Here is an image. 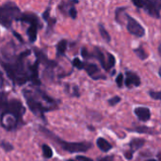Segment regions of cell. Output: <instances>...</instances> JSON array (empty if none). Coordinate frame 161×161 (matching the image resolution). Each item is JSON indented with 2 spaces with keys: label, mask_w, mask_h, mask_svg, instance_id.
I'll list each match as a JSON object with an SVG mask.
<instances>
[{
  "label": "cell",
  "mask_w": 161,
  "mask_h": 161,
  "mask_svg": "<svg viewBox=\"0 0 161 161\" xmlns=\"http://www.w3.org/2000/svg\"><path fill=\"white\" fill-rule=\"evenodd\" d=\"M31 54L30 50H25L17 56H4V60L0 58V64L8 78L16 85L22 86L27 81L33 84L38 79V65L36 63L25 65V59Z\"/></svg>",
  "instance_id": "6da1fadb"
},
{
  "label": "cell",
  "mask_w": 161,
  "mask_h": 161,
  "mask_svg": "<svg viewBox=\"0 0 161 161\" xmlns=\"http://www.w3.org/2000/svg\"><path fill=\"white\" fill-rule=\"evenodd\" d=\"M23 94L25 98L26 105L28 106L30 111L34 115L42 118V120H45V112L51 111L58 108L57 101L54 98L50 97L48 94H46L43 91L24 90Z\"/></svg>",
  "instance_id": "7a4b0ae2"
},
{
  "label": "cell",
  "mask_w": 161,
  "mask_h": 161,
  "mask_svg": "<svg viewBox=\"0 0 161 161\" xmlns=\"http://www.w3.org/2000/svg\"><path fill=\"white\" fill-rule=\"evenodd\" d=\"M0 116V125L7 131H13L23 124V116L25 108L23 103L17 99L5 101Z\"/></svg>",
  "instance_id": "3957f363"
},
{
  "label": "cell",
  "mask_w": 161,
  "mask_h": 161,
  "mask_svg": "<svg viewBox=\"0 0 161 161\" xmlns=\"http://www.w3.org/2000/svg\"><path fill=\"white\" fill-rule=\"evenodd\" d=\"M20 15L21 10L13 2H7L0 6V25L6 28H10L12 22L17 21Z\"/></svg>",
  "instance_id": "277c9868"
},
{
  "label": "cell",
  "mask_w": 161,
  "mask_h": 161,
  "mask_svg": "<svg viewBox=\"0 0 161 161\" xmlns=\"http://www.w3.org/2000/svg\"><path fill=\"white\" fill-rule=\"evenodd\" d=\"M46 135H50L49 137L52 138L56 143L58 145H59L61 147V149H63L66 152H69L71 154H75V153H85L88 150H90L92 148V143L91 142H65L60 140L59 138H58L57 136H55L54 134H52L51 132L44 130Z\"/></svg>",
  "instance_id": "5b68a950"
},
{
  "label": "cell",
  "mask_w": 161,
  "mask_h": 161,
  "mask_svg": "<svg viewBox=\"0 0 161 161\" xmlns=\"http://www.w3.org/2000/svg\"><path fill=\"white\" fill-rule=\"evenodd\" d=\"M17 21L28 23L29 26L27 28L26 34L28 36V40L30 42H35L37 40V33H38V28L42 27L40 19L38 16L34 13L26 12V13H21L19 19Z\"/></svg>",
  "instance_id": "8992f818"
},
{
  "label": "cell",
  "mask_w": 161,
  "mask_h": 161,
  "mask_svg": "<svg viewBox=\"0 0 161 161\" xmlns=\"http://www.w3.org/2000/svg\"><path fill=\"white\" fill-rule=\"evenodd\" d=\"M133 4L139 8H143L150 16L157 19L160 18L161 1L159 0H138L133 1Z\"/></svg>",
  "instance_id": "52a82bcc"
},
{
  "label": "cell",
  "mask_w": 161,
  "mask_h": 161,
  "mask_svg": "<svg viewBox=\"0 0 161 161\" xmlns=\"http://www.w3.org/2000/svg\"><path fill=\"white\" fill-rule=\"evenodd\" d=\"M126 19H127L126 27L130 34H132L136 37H139V38H142L145 35L144 27L136 19H134L133 17H131L129 15H126Z\"/></svg>",
  "instance_id": "ba28073f"
},
{
  "label": "cell",
  "mask_w": 161,
  "mask_h": 161,
  "mask_svg": "<svg viewBox=\"0 0 161 161\" xmlns=\"http://www.w3.org/2000/svg\"><path fill=\"white\" fill-rule=\"evenodd\" d=\"M33 51H34L35 56H36V58H37L38 63L42 64V65H44L46 68H49V69H52V68L58 66V63H57L55 60L49 59L42 50H40V49H38V48H34Z\"/></svg>",
  "instance_id": "9c48e42d"
},
{
  "label": "cell",
  "mask_w": 161,
  "mask_h": 161,
  "mask_svg": "<svg viewBox=\"0 0 161 161\" xmlns=\"http://www.w3.org/2000/svg\"><path fill=\"white\" fill-rule=\"evenodd\" d=\"M145 144V141L142 140V139H140V138H135L133 140H131V142H129V146H130V150L129 152L125 153V158L130 160L133 158V155L136 151H138L139 149H141L142 147H143Z\"/></svg>",
  "instance_id": "30bf717a"
},
{
  "label": "cell",
  "mask_w": 161,
  "mask_h": 161,
  "mask_svg": "<svg viewBox=\"0 0 161 161\" xmlns=\"http://www.w3.org/2000/svg\"><path fill=\"white\" fill-rule=\"evenodd\" d=\"M84 69L86 70V72L88 73V75L94 80H98V79H105L106 76L103 75L100 72L99 67L94 64V63H85V67Z\"/></svg>",
  "instance_id": "8fae6325"
},
{
  "label": "cell",
  "mask_w": 161,
  "mask_h": 161,
  "mask_svg": "<svg viewBox=\"0 0 161 161\" xmlns=\"http://www.w3.org/2000/svg\"><path fill=\"white\" fill-rule=\"evenodd\" d=\"M125 84L127 88H136L141 85V78L140 76L130 71H127L125 73Z\"/></svg>",
  "instance_id": "7c38bea8"
},
{
  "label": "cell",
  "mask_w": 161,
  "mask_h": 161,
  "mask_svg": "<svg viewBox=\"0 0 161 161\" xmlns=\"http://www.w3.org/2000/svg\"><path fill=\"white\" fill-rule=\"evenodd\" d=\"M134 113L141 122H147L151 119V111L148 108L138 107L135 108Z\"/></svg>",
  "instance_id": "4fadbf2b"
},
{
  "label": "cell",
  "mask_w": 161,
  "mask_h": 161,
  "mask_svg": "<svg viewBox=\"0 0 161 161\" xmlns=\"http://www.w3.org/2000/svg\"><path fill=\"white\" fill-rule=\"evenodd\" d=\"M96 145L102 152H105V153H107L112 149V145L104 138H98L96 141Z\"/></svg>",
  "instance_id": "5bb4252c"
},
{
  "label": "cell",
  "mask_w": 161,
  "mask_h": 161,
  "mask_svg": "<svg viewBox=\"0 0 161 161\" xmlns=\"http://www.w3.org/2000/svg\"><path fill=\"white\" fill-rule=\"evenodd\" d=\"M67 46H68V42L66 40H61L58 42L57 44V56L58 57H61V56H65L66 50H67Z\"/></svg>",
  "instance_id": "9a60e30c"
},
{
  "label": "cell",
  "mask_w": 161,
  "mask_h": 161,
  "mask_svg": "<svg viewBox=\"0 0 161 161\" xmlns=\"http://www.w3.org/2000/svg\"><path fill=\"white\" fill-rule=\"evenodd\" d=\"M99 32H100V34H101V37L103 38V40L105 41V42H110V40H111V38H110V35H109V33H108V31L105 28V26L103 25H99Z\"/></svg>",
  "instance_id": "2e32d148"
},
{
  "label": "cell",
  "mask_w": 161,
  "mask_h": 161,
  "mask_svg": "<svg viewBox=\"0 0 161 161\" xmlns=\"http://www.w3.org/2000/svg\"><path fill=\"white\" fill-rule=\"evenodd\" d=\"M107 58H108V60H107V72H108L110 69H112L115 66L116 59H115V57L110 53L107 54Z\"/></svg>",
  "instance_id": "e0dca14e"
},
{
  "label": "cell",
  "mask_w": 161,
  "mask_h": 161,
  "mask_svg": "<svg viewBox=\"0 0 161 161\" xmlns=\"http://www.w3.org/2000/svg\"><path fill=\"white\" fill-rule=\"evenodd\" d=\"M129 130L134 131V132H139V133H147V134L158 133L153 128H150V127H147V126H138V127H136V129H129Z\"/></svg>",
  "instance_id": "ac0fdd59"
},
{
  "label": "cell",
  "mask_w": 161,
  "mask_h": 161,
  "mask_svg": "<svg viewBox=\"0 0 161 161\" xmlns=\"http://www.w3.org/2000/svg\"><path fill=\"white\" fill-rule=\"evenodd\" d=\"M42 17H43V19L47 22V24L50 25V27H52V26L56 24V22H57V20H56L55 18L51 19V17H50V8H47V9L43 12Z\"/></svg>",
  "instance_id": "d6986e66"
},
{
  "label": "cell",
  "mask_w": 161,
  "mask_h": 161,
  "mask_svg": "<svg viewBox=\"0 0 161 161\" xmlns=\"http://www.w3.org/2000/svg\"><path fill=\"white\" fill-rule=\"evenodd\" d=\"M134 52H135L136 55H137L141 59H142V60H144V59H146V58H148V54H147V52L144 50V48H143L142 46H140V47L136 48V49L134 50Z\"/></svg>",
  "instance_id": "ffe728a7"
},
{
  "label": "cell",
  "mask_w": 161,
  "mask_h": 161,
  "mask_svg": "<svg viewBox=\"0 0 161 161\" xmlns=\"http://www.w3.org/2000/svg\"><path fill=\"white\" fill-rule=\"evenodd\" d=\"M42 155L45 158H51L53 157V151L51 147L48 146L47 144H43L42 146Z\"/></svg>",
  "instance_id": "44dd1931"
},
{
  "label": "cell",
  "mask_w": 161,
  "mask_h": 161,
  "mask_svg": "<svg viewBox=\"0 0 161 161\" xmlns=\"http://www.w3.org/2000/svg\"><path fill=\"white\" fill-rule=\"evenodd\" d=\"M73 66L75 67V68L78 69V70H82V69H84V67H85V63H84L82 60H80L78 58H74V60H73Z\"/></svg>",
  "instance_id": "7402d4cb"
},
{
  "label": "cell",
  "mask_w": 161,
  "mask_h": 161,
  "mask_svg": "<svg viewBox=\"0 0 161 161\" xmlns=\"http://www.w3.org/2000/svg\"><path fill=\"white\" fill-rule=\"evenodd\" d=\"M1 147H2L6 152H10V151L13 150V146L11 145V143L8 142H6V141H3V142H1Z\"/></svg>",
  "instance_id": "603a6c76"
},
{
  "label": "cell",
  "mask_w": 161,
  "mask_h": 161,
  "mask_svg": "<svg viewBox=\"0 0 161 161\" xmlns=\"http://www.w3.org/2000/svg\"><path fill=\"white\" fill-rule=\"evenodd\" d=\"M121 100H122V98H121L120 96H114V97L110 98V99L108 101V103L109 106L114 107V106H116L117 104H119V103L121 102Z\"/></svg>",
  "instance_id": "cb8c5ba5"
},
{
  "label": "cell",
  "mask_w": 161,
  "mask_h": 161,
  "mask_svg": "<svg viewBox=\"0 0 161 161\" xmlns=\"http://www.w3.org/2000/svg\"><path fill=\"white\" fill-rule=\"evenodd\" d=\"M68 14H69V16H70L71 18L75 19L76 16H77V10H76V8H75V7H73V6L69 7V8H68Z\"/></svg>",
  "instance_id": "d4e9b609"
},
{
  "label": "cell",
  "mask_w": 161,
  "mask_h": 161,
  "mask_svg": "<svg viewBox=\"0 0 161 161\" xmlns=\"http://www.w3.org/2000/svg\"><path fill=\"white\" fill-rule=\"evenodd\" d=\"M149 95L151 96V98H153L154 100H160V92H155V91H150L149 92Z\"/></svg>",
  "instance_id": "484cf974"
},
{
  "label": "cell",
  "mask_w": 161,
  "mask_h": 161,
  "mask_svg": "<svg viewBox=\"0 0 161 161\" xmlns=\"http://www.w3.org/2000/svg\"><path fill=\"white\" fill-rule=\"evenodd\" d=\"M116 84L118 85V87H123L124 85V75L123 74H119L116 77Z\"/></svg>",
  "instance_id": "4316f807"
},
{
  "label": "cell",
  "mask_w": 161,
  "mask_h": 161,
  "mask_svg": "<svg viewBox=\"0 0 161 161\" xmlns=\"http://www.w3.org/2000/svg\"><path fill=\"white\" fill-rule=\"evenodd\" d=\"M81 55H82V57L84 58H89L92 57V53H89V51H88V49L86 47H82V49H81Z\"/></svg>",
  "instance_id": "83f0119b"
},
{
  "label": "cell",
  "mask_w": 161,
  "mask_h": 161,
  "mask_svg": "<svg viewBox=\"0 0 161 161\" xmlns=\"http://www.w3.org/2000/svg\"><path fill=\"white\" fill-rule=\"evenodd\" d=\"M76 159H77V161H93L92 158H87V157H84V156H77L76 157Z\"/></svg>",
  "instance_id": "f1b7e54d"
},
{
  "label": "cell",
  "mask_w": 161,
  "mask_h": 161,
  "mask_svg": "<svg viewBox=\"0 0 161 161\" xmlns=\"http://www.w3.org/2000/svg\"><path fill=\"white\" fill-rule=\"evenodd\" d=\"M5 101H6V98H4L3 94H0V110H1L2 108H3V105H4Z\"/></svg>",
  "instance_id": "f546056e"
},
{
  "label": "cell",
  "mask_w": 161,
  "mask_h": 161,
  "mask_svg": "<svg viewBox=\"0 0 161 161\" xmlns=\"http://www.w3.org/2000/svg\"><path fill=\"white\" fill-rule=\"evenodd\" d=\"M99 161H113V158H112V157H107V158H102V159H100Z\"/></svg>",
  "instance_id": "4dcf8cb0"
},
{
  "label": "cell",
  "mask_w": 161,
  "mask_h": 161,
  "mask_svg": "<svg viewBox=\"0 0 161 161\" xmlns=\"http://www.w3.org/2000/svg\"><path fill=\"white\" fill-rule=\"evenodd\" d=\"M13 34H14V35H15V36L17 37V39H19V40L21 41V42H23V39H22V37H21V35H19V34H17V33H16L15 31H13Z\"/></svg>",
  "instance_id": "1f68e13d"
},
{
  "label": "cell",
  "mask_w": 161,
  "mask_h": 161,
  "mask_svg": "<svg viewBox=\"0 0 161 161\" xmlns=\"http://www.w3.org/2000/svg\"><path fill=\"white\" fill-rule=\"evenodd\" d=\"M4 82V79H3V75H2V73L0 72V85H2Z\"/></svg>",
  "instance_id": "d6a6232c"
},
{
  "label": "cell",
  "mask_w": 161,
  "mask_h": 161,
  "mask_svg": "<svg viewBox=\"0 0 161 161\" xmlns=\"http://www.w3.org/2000/svg\"><path fill=\"white\" fill-rule=\"evenodd\" d=\"M67 161H76V160H74V159H68Z\"/></svg>",
  "instance_id": "836d02e7"
}]
</instances>
